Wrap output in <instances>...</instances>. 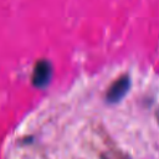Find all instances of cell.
I'll use <instances>...</instances> for the list:
<instances>
[{
  "mask_svg": "<svg viewBox=\"0 0 159 159\" xmlns=\"http://www.w3.org/2000/svg\"><path fill=\"white\" fill-rule=\"evenodd\" d=\"M129 88H130V77L128 75L120 76L109 86V88L106 93V101L108 103L119 102L127 94Z\"/></svg>",
  "mask_w": 159,
  "mask_h": 159,
  "instance_id": "obj_1",
  "label": "cell"
},
{
  "mask_svg": "<svg viewBox=\"0 0 159 159\" xmlns=\"http://www.w3.org/2000/svg\"><path fill=\"white\" fill-rule=\"evenodd\" d=\"M157 120H158V123H159V108H158V111H157Z\"/></svg>",
  "mask_w": 159,
  "mask_h": 159,
  "instance_id": "obj_2",
  "label": "cell"
}]
</instances>
